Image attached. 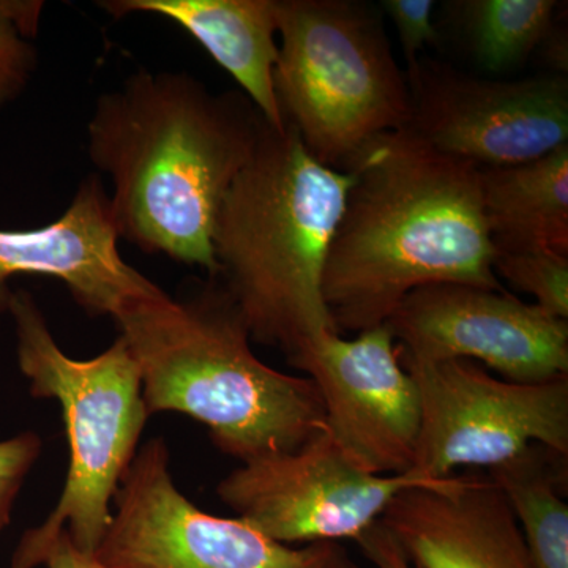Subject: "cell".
<instances>
[{"label":"cell","mask_w":568,"mask_h":568,"mask_svg":"<svg viewBox=\"0 0 568 568\" xmlns=\"http://www.w3.org/2000/svg\"><path fill=\"white\" fill-rule=\"evenodd\" d=\"M555 0H458L450 20L470 58L489 73L518 69L556 24Z\"/></svg>","instance_id":"ac0fdd59"},{"label":"cell","mask_w":568,"mask_h":568,"mask_svg":"<svg viewBox=\"0 0 568 568\" xmlns=\"http://www.w3.org/2000/svg\"><path fill=\"white\" fill-rule=\"evenodd\" d=\"M346 171L354 183L328 248L323 297L339 332L386 324L435 283L504 291L480 196V168L410 129L381 134Z\"/></svg>","instance_id":"7a4b0ae2"},{"label":"cell","mask_w":568,"mask_h":568,"mask_svg":"<svg viewBox=\"0 0 568 568\" xmlns=\"http://www.w3.org/2000/svg\"><path fill=\"white\" fill-rule=\"evenodd\" d=\"M379 521L416 568H534L517 519L489 476L405 489Z\"/></svg>","instance_id":"5bb4252c"},{"label":"cell","mask_w":568,"mask_h":568,"mask_svg":"<svg viewBox=\"0 0 568 568\" xmlns=\"http://www.w3.org/2000/svg\"><path fill=\"white\" fill-rule=\"evenodd\" d=\"M112 18L151 13L181 26L226 70L264 121L286 129L275 92L278 0H106Z\"/></svg>","instance_id":"9a60e30c"},{"label":"cell","mask_w":568,"mask_h":568,"mask_svg":"<svg viewBox=\"0 0 568 568\" xmlns=\"http://www.w3.org/2000/svg\"><path fill=\"white\" fill-rule=\"evenodd\" d=\"M287 361L316 384L325 429L353 465L373 476L410 473L420 399L413 376L399 364L387 324L353 339L325 331Z\"/></svg>","instance_id":"7c38bea8"},{"label":"cell","mask_w":568,"mask_h":568,"mask_svg":"<svg viewBox=\"0 0 568 568\" xmlns=\"http://www.w3.org/2000/svg\"><path fill=\"white\" fill-rule=\"evenodd\" d=\"M275 92L317 162L346 171L381 134L406 129L413 97L377 7L278 0Z\"/></svg>","instance_id":"8992f818"},{"label":"cell","mask_w":568,"mask_h":568,"mask_svg":"<svg viewBox=\"0 0 568 568\" xmlns=\"http://www.w3.org/2000/svg\"><path fill=\"white\" fill-rule=\"evenodd\" d=\"M118 514L93 558L108 568H358L338 541L291 548L241 518H219L175 488L170 452L152 439L133 458Z\"/></svg>","instance_id":"52a82bcc"},{"label":"cell","mask_w":568,"mask_h":568,"mask_svg":"<svg viewBox=\"0 0 568 568\" xmlns=\"http://www.w3.org/2000/svg\"><path fill=\"white\" fill-rule=\"evenodd\" d=\"M497 278L532 295L549 315L568 317V256L551 250H495Z\"/></svg>","instance_id":"d6986e66"},{"label":"cell","mask_w":568,"mask_h":568,"mask_svg":"<svg viewBox=\"0 0 568 568\" xmlns=\"http://www.w3.org/2000/svg\"><path fill=\"white\" fill-rule=\"evenodd\" d=\"M525 538L534 568H568L567 455L532 444L489 469Z\"/></svg>","instance_id":"e0dca14e"},{"label":"cell","mask_w":568,"mask_h":568,"mask_svg":"<svg viewBox=\"0 0 568 568\" xmlns=\"http://www.w3.org/2000/svg\"><path fill=\"white\" fill-rule=\"evenodd\" d=\"M353 183V171L317 162L293 126H264L213 231L215 278L254 342L291 357L323 332H338L323 274Z\"/></svg>","instance_id":"277c9868"},{"label":"cell","mask_w":568,"mask_h":568,"mask_svg":"<svg viewBox=\"0 0 568 568\" xmlns=\"http://www.w3.org/2000/svg\"><path fill=\"white\" fill-rule=\"evenodd\" d=\"M18 361L39 398L61 403L70 444V466L58 507L39 528L28 530L11 568L43 564L62 532L84 555H95L110 528V504L132 465L148 410L141 377L122 335L91 361L63 354L32 295L11 294Z\"/></svg>","instance_id":"5b68a950"},{"label":"cell","mask_w":568,"mask_h":568,"mask_svg":"<svg viewBox=\"0 0 568 568\" xmlns=\"http://www.w3.org/2000/svg\"><path fill=\"white\" fill-rule=\"evenodd\" d=\"M540 47L545 48V59L551 69H555V74L566 77L568 69L566 31H559L556 29V24L552 26L551 32L548 33Z\"/></svg>","instance_id":"d4e9b609"},{"label":"cell","mask_w":568,"mask_h":568,"mask_svg":"<svg viewBox=\"0 0 568 568\" xmlns=\"http://www.w3.org/2000/svg\"><path fill=\"white\" fill-rule=\"evenodd\" d=\"M407 473L373 476L347 459L327 429L291 452L254 458L219 485L237 518L278 544L357 540L405 489L454 481Z\"/></svg>","instance_id":"9c48e42d"},{"label":"cell","mask_w":568,"mask_h":568,"mask_svg":"<svg viewBox=\"0 0 568 568\" xmlns=\"http://www.w3.org/2000/svg\"><path fill=\"white\" fill-rule=\"evenodd\" d=\"M265 125L244 92H212L186 71L138 70L100 95L88 152L112 183L119 239L215 276L216 216Z\"/></svg>","instance_id":"6da1fadb"},{"label":"cell","mask_w":568,"mask_h":568,"mask_svg":"<svg viewBox=\"0 0 568 568\" xmlns=\"http://www.w3.org/2000/svg\"><path fill=\"white\" fill-rule=\"evenodd\" d=\"M399 361L481 362L503 379L568 376V323L504 291L435 283L406 295L386 323Z\"/></svg>","instance_id":"30bf717a"},{"label":"cell","mask_w":568,"mask_h":568,"mask_svg":"<svg viewBox=\"0 0 568 568\" xmlns=\"http://www.w3.org/2000/svg\"><path fill=\"white\" fill-rule=\"evenodd\" d=\"M43 9L40 0H0V104L14 99L36 69L32 40Z\"/></svg>","instance_id":"ffe728a7"},{"label":"cell","mask_w":568,"mask_h":568,"mask_svg":"<svg viewBox=\"0 0 568 568\" xmlns=\"http://www.w3.org/2000/svg\"><path fill=\"white\" fill-rule=\"evenodd\" d=\"M118 244L110 196L99 175L91 174L54 222L37 230H0V312L9 310L11 276L43 275L65 283L85 312L114 320L126 305L160 290L125 263Z\"/></svg>","instance_id":"4fadbf2b"},{"label":"cell","mask_w":568,"mask_h":568,"mask_svg":"<svg viewBox=\"0 0 568 568\" xmlns=\"http://www.w3.org/2000/svg\"><path fill=\"white\" fill-rule=\"evenodd\" d=\"M40 452V437L33 433L0 443V532L9 525L14 497Z\"/></svg>","instance_id":"7402d4cb"},{"label":"cell","mask_w":568,"mask_h":568,"mask_svg":"<svg viewBox=\"0 0 568 568\" xmlns=\"http://www.w3.org/2000/svg\"><path fill=\"white\" fill-rule=\"evenodd\" d=\"M399 361V358H398ZM420 399V429L410 473L454 476L458 467H493L532 444L568 455V376L514 383L465 358L399 361Z\"/></svg>","instance_id":"ba28073f"},{"label":"cell","mask_w":568,"mask_h":568,"mask_svg":"<svg viewBox=\"0 0 568 568\" xmlns=\"http://www.w3.org/2000/svg\"><path fill=\"white\" fill-rule=\"evenodd\" d=\"M43 566L47 568H108L93 556L84 555L80 549L74 548L65 532L58 537L48 551Z\"/></svg>","instance_id":"cb8c5ba5"},{"label":"cell","mask_w":568,"mask_h":568,"mask_svg":"<svg viewBox=\"0 0 568 568\" xmlns=\"http://www.w3.org/2000/svg\"><path fill=\"white\" fill-rule=\"evenodd\" d=\"M480 196L495 250L568 256V144L532 162L480 168Z\"/></svg>","instance_id":"2e32d148"},{"label":"cell","mask_w":568,"mask_h":568,"mask_svg":"<svg viewBox=\"0 0 568 568\" xmlns=\"http://www.w3.org/2000/svg\"><path fill=\"white\" fill-rule=\"evenodd\" d=\"M433 0H383L381 10L388 14L398 33L403 55L406 62L407 84H413L420 69L418 52L425 48H440L443 40L437 31L433 11L436 9Z\"/></svg>","instance_id":"44dd1931"},{"label":"cell","mask_w":568,"mask_h":568,"mask_svg":"<svg viewBox=\"0 0 568 568\" xmlns=\"http://www.w3.org/2000/svg\"><path fill=\"white\" fill-rule=\"evenodd\" d=\"M413 130L436 151L478 168L514 166L568 140V82L562 74L503 81L420 63L409 85Z\"/></svg>","instance_id":"8fae6325"},{"label":"cell","mask_w":568,"mask_h":568,"mask_svg":"<svg viewBox=\"0 0 568 568\" xmlns=\"http://www.w3.org/2000/svg\"><path fill=\"white\" fill-rule=\"evenodd\" d=\"M355 541L376 568H416L381 521L366 529Z\"/></svg>","instance_id":"603a6c76"},{"label":"cell","mask_w":568,"mask_h":568,"mask_svg":"<svg viewBox=\"0 0 568 568\" xmlns=\"http://www.w3.org/2000/svg\"><path fill=\"white\" fill-rule=\"evenodd\" d=\"M212 278L185 301L159 290L114 317L136 362L148 416L196 418L220 450L244 463L304 446L325 429L316 384L254 355L244 317Z\"/></svg>","instance_id":"3957f363"}]
</instances>
